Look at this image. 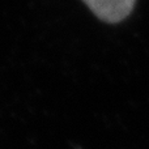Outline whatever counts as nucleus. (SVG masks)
<instances>
[{
	"instance_id": "nucleus-1",
	"label": "nucleus",
	"mask_w": 149,
	"mask_h": 149,
	"mask_svg": "<svg viewBox=\"0 0 149 149\" xmlns=\"http://www.w3.org/2000/svg\"><path fill=\"white\" fill-rule=\"evenodd\" d=\"M89 9L107 24H118L132 12L136 0H82Z\"/></svg>"
}]
</instances>
